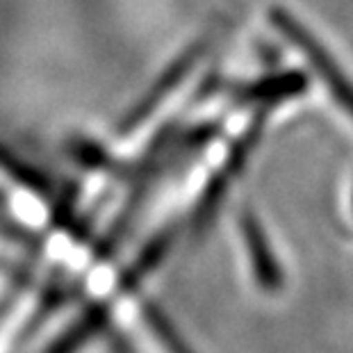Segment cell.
Wrapping results in <instances>:
<instances>
[{
	"label": "cell",
	"mask_w": 353,
	"mask_h": 353,
	"mask_svg": "<svg viewBox=\"0 0 353 353\" xmlns=\"http://www.w3.org/2000/svg\"><path fill=\"white\" fill-rule=\"evenodd\" d=\"M146 321H148V326H151L157 340L162 342V347L167 349V353H194L185 344L183 337L176 333V328L169 324L167 317L157 310V307H153V305L146 307Z\"/></svg>",
	"instance_id": "cell-1"
},
{
	"label": "cell",
	"mask_w": 353,
	"mask_h": 353,
	"mask_svg": "<svg viewBox=\"0 0 353 353\" xmlns=\"http://www.w3.org/2000/svg\"><path fill=\"white\" fill-rule=\"evenodd\" d=\"M117 353H132L130 349L125 347V344H121V342H117Z\"/></svg>",
	"instance_id": "cell-2"
}]
</instances>
